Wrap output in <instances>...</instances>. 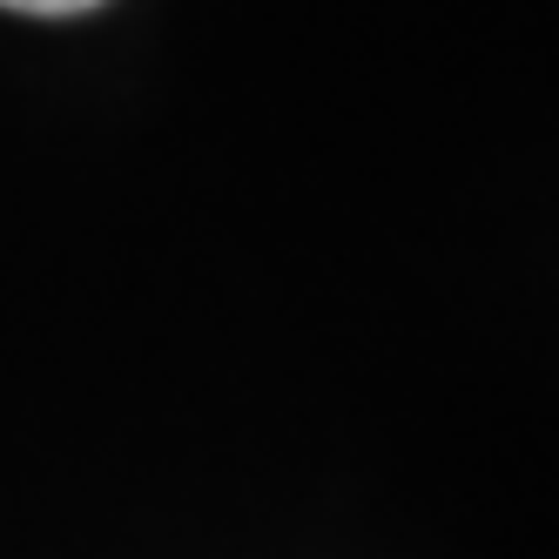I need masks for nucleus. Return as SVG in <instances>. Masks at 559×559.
Listing matches in <instances>:
<instances>
[{
  "label": "nucleus",
  "mask_w": 559,
  "mask_h": 559,
  "mask_svg": "<svg viewBox=\"0 0 559 559\" xmlns=\"http://www.w3.org/2000/svg\"><path fill=\"white\" fill-rule=\"evenodd\" d=\"M0 8H14V14H41V21H61V14H88V8H102V0H0Z\"/></svg>",
  "instance_id": "nucleus-1"
}]
</instances>
